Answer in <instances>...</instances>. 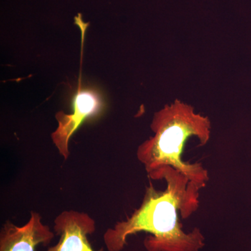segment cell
I'll use <instances>...</instances> for the list:
<instances>
[{"instance_id":"obj_1","label":"cell","mask_w":251,"mask_h":251,"mask_svg":"<svg viewBox=\"0 0 251 251\" xmlns=\"http://www.w3.org/2000/svg\"><path fill=\"white\" fill-rule=\"evenodd\" d=\"M164 180L166 188H147L142 204L125 221L105 231L103 242L108 251H122L130 236L148 234L143 244L148 251H199L204 247L199 228L184 232L180 218L187 219L200 207V186L174 168H162L150 176Z\"/></svg>"},{"instance_id":"obj_2","label":"cell","mask_w":251,"mask_h":251,"mask_svg":"<svg viewBox=\"0 0 251 251\" xmlns=\"http://www.w3.org/2000/svg\"><path fill=\"white\" fill-rule=\"evenodd\" d=\"M151 128L153 135L138 147L136 156L150 177L170 166L203 188L209 180L202 163H190L183 159L189 138L195 137L204 146L211 138V124L207 117L197 113L191 105L175 100L155 112Z\"/></svg>"},{"instance_id":"obj_3","label":"cell","mask_w":251,"mask_h":251,"mask_svg":"<svg viewBox=\"0 0 251 251\" xmlns=\"http://www.w3.org/2000/svg\"><path fill=\"white\" fill-rule=\"evenodd\" d=\"M81 81L80 77L76 93L72 100V112L59 111L56 114L58 126L51 135L52 143L64 160L70 156L69 142L73 135L82 123L99 115L104 107L100 94L97 90L84 88Z\"/></svg>"},{"instance_id":"obj_4","label":"cell","mask_w":251,"mask_h":251,"mask_svg":"<svg viewBox=\"0 0 251 251\" xmlns=\"http://www.w3.org/2000/svg\"><path fill=\"white\" fill-rule=\"evenodd\" d=\"M96 224L89 214L77 211H64L54 221V231L58 242L45 251H103L94 250L89 236L95 232Z\"/></svg>"},{"instance_id":"obj_5","label":"cell","mask_w":251,"mask_h":251,"mask_svg":"<svg viewBox=\"0 0 251 251\" xmlns=\"http://www.w3.org/2000/svg\"><path fill=\"white\" fill-rule=\"evenodd\" d=\"M54 235L40 214L31 211L29 221L22 226L5 223L0 232V251H37L39 246L49 245Z\"/></svg>"}]
</instances>
